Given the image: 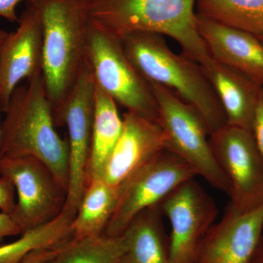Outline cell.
<instances>
[{"mask_svg":"<svg viewBox=\"0 0 263 263\" xmlns=\"http://www.w3.org/2000/svg\"><path fill=\"white\" fill-rule=\"evenodd\" d=\"M89 0H39L43 30V77L57 126L86 59Z\"/></svg>","mask_w":263,"mask_h":263,"instance_id":"6da1fadb","label":"cell"},{"mask_svg":"<svg viewBox=\"0 0 263 263\" xmlns=\"http://www.w3.org/2000/svg\"><path fill=\"white\" fill-rule=\"evenodd\" d=\"M5 113L1 124L0 157L37 159L47 166L67 193L68 143L56 130L43 73L17 86Z\"/></svg>","mask_w":263,"mask_h":263,"instance_id":"7a4b0ae2","label":"cell"},{"mask_svg":"<svg viewBox=\"0 0 263 263\" xmlns=\"http://www.w3.org/2000/svg\"><path fill=\"white\" fill-rule=\"evenodd\" d=\"M121 40L127 57L143 78L195 107L209 135L226 125L222 107L198 63L175 53L162 34L133 32Z\"/></svg>","mask_w":263,"mask_h":263,"instance_id":"3957f363","label":"cell"},{"mask_svg":"<svg viewBox=\"0 0 263 263\" xmlns=\"http://www.w3.org/2000/svg\"><path fill=\"white\" fill-rule=\"evenodd\" d=\"M196 0H89L90 18L122 39L152 32L175 40L183 56L199 65L210 53L197 29Z\"/></svg>","mask_w":263,"mask_h":263,"instance_id":"277c9868","label":"cell"},{"mask_svg":"<svg viewBox=\"0 0 263 263\" xmlns=\"http://www.w3.org/2000/svg\"><path fill=\"white\" fill-rule=\"evenodd\" d=\"M86 61L95 84L119 105L159 122L153 90L132 63L120 38L91 20Z\"/></svg>","mask_w":263,"mask_h":263,"instance_id":"5b68a950","label":"cell"},{"mask_svg":"<svg viewBox=\"0 0 263 263\" xmlns=\"http://www.w3.org/2000/svg\"><path fill=\"white\" fill-rule=\"evenodd\" d=\"M151 86L158 105L159 123L167 137L166 149L182 159L197 176L229 195V182L216 160L201 114L168 90Z\"/></svg>","mask_w":263,"mask_h":263,"instance_id":"8992f818","label":"cell"},{"mask_svg":"<svg viewBox=\"0 0 263 263\" xmlns=\"http://www.w3.org/2000/svg\"><path fill=\"white\" fill-rule=\"evenodd\" d=\"M196 176L182 159L169 150L162 151L121 186L117 207L103 234L122 235L140 213L160 203L180 184Z\"/></svg>","mask_w":263,"mask_h":263,"instance_id":"52a82bcc","label":"cell"},{"mask_svg":"<svg viewBox=\"0 0 263 263\" xmlns=\"http://www.w3.org/2000/svg\"><path fill=\"white\" fill-rule=\"evenodd\" d=\"M0 175L14 184L18 201L10 216L22 234L49 223L63 212L67 191L41 161L32 157H0Z\"/></svg>","mask_w":263,"mask_h":263,"instance_id":"ba28073f","label":"cell"},{"mask_svg":"<svg viewBox=\"0 0 263 263\" xmlns=\"http://www.w3.org/2000/svg\"><path fill=\"white\" fill-rule=\"evenodd\" d=\"M209 141L229 182L230 204L240 212L262 205L263 157L252 132L226 124Z\"/></svg>","mask_w":263,"mask_h":263,"instance_id":"9c48e42d","label":"cell"},{"mask_svg":"<svg viewBox=\"0 0 263 263\" xmlns=\"http://www.w3.org/2000/svg\"><path fill=\"white\" fill-rule=\"evenodd\" d=\"M171 227V263H196L202 240L216 223L215 202L195 179L188 180L160 202Z\"/></svg>","mask_w":263,"mask_h":263,"instance_id":"30bf717a","label":"cell"},{"mask_svg":"<svg viewBox=\"0 0 263 263\" xmlns=\"http://www.w3.org/2000/svg\"><path fill=\"white\" fill-rule=\"evenodd\" d=\"M95 105V81L86 59L64 116V124L68 131L69 183L63 212L72 216H76L86 187Z\"/></svg>","mask_w":263,"mask_h":263,"instance_id":"8fae6325","label":"cell"},{"mask_svg":"<svg viewBox=\"0 0 263 263\" xmlns=\"http://www.w3.org/2000/svg\"><path fill=\"white\" fill-rule=\"evenodd\" d=\"M0 51V111L5 112L17 86L43 71V30L37 7L29 3Z\"/></svg>","mask_w":263,"mask_h":263,"instance_id":"7c38bea8","label":"cell"},{"mask_svg":"<svg viewBox=\"0 0 263 263\" xmlns=\"http://www.w3.org/2000/svg\"><path fill=\"white\" fill-rule=\"evenodd\" d=\"M263 236V205L240 212L231 204L208 232L196 263H250Z\"/></svg>","mask_w":263,"mask_h":263,"instance_id":"4fadbf2b","label":"cell"},{"mask_svg":"<svg viewBox=\"0 0 263 263\" xmlns=\"http://www.w3.org/2000/svg\"><path fill=\"white\" fill-rule=\"evenodd\" d=\"M123 129L107 164L103 179L121 186L154 157L166 149L167 137L160 123L134 112L123 115Z\"/></svg>","mask_w":263,"mask_h":263,"instance_id":"5bb4252c","label":"cell"},{"mask_svg":"<svg viewBox=\"0 0 263 263\" xmlns=\"http://www.w3.org/2000/svg\"><path fill=\"white\" fill-rule=\"evenodd\" d=\"M196 24L213 59L263 86V44L257 36L197 13Z\"/></svg>","mask_w":263,"mask_h":263,"instance_id":"9a60e30c","label":"cell"},{"mask_svg":"<svg viewBox=\"0 0 263 263\" xmlns=\"http://www.w3.org/2000/svg\"><path fill=\"white\" fill-rule=\"evenodd\" d=\"M200 65L222 107L227 124L252 131L263 86L212 57Z\"/></svg>","mask_w":263,"mask_h":263,"instance_id":"2e32d148","label":"cell"},{"mask_svg":"<svg viewBox=\"0 0 263 263\" xmlns=\"http://www.w3.org/2000/svg\"><path fill=\"white\" fill-rule=\"evenodd\" d=\"M160 203L140 213L122 233L125 250L120 263H171Z\"/></svg>","mask_w":263,"mask_h":263,"instance_id":"e0dca14e","label":"cell"},{"mask_svg":"<svg viewBox=\"0 0 263 263\" xmlns=\"http://www.w3.org/2000/svg\"><path fill=\"white\" fill-rule=\"evenodd\" d=\"M122 129L123 118L118 111L117 103L95 84L94 124L86 183L103 179L109 159Z\"/></svg>","mask_w":263,"mask_h":263,"instance_id":"ac0fdd59","label":"cell"},{"mask_svg":"<svg viewBox=\"0 0 263 263\" xmlns=\"http://www.w3.org/2000/svg\"><path fill=\"white\" fill-rule=\"evenodd\" d=\"M120 192L121 186H112L103 179L88 181L71 224L72 238L103 235L117 207Z\"/></svg>","mask_w":263,"mask_h":263,"instance_id":"d6986e66","label":"cell"},{"mask_svg":"<svg viewBox=\"0 0 263 263\" xmlns=\"http://www.w3.org/2000/svg\"><path fill=\"white\" fill-rule=\"evenodd\" d=\"M125 250L124 235L74 238L60 245L43 263H120Z\"/></svg>","mask_w":263,"mask_h":263,"instance_id":"ffe728a7","label":"cell"},{"mask_svg":"<svg viewBox=\"0 0 263 263\" xmlns=\"http://www.w3.org/2000/svg\"><path fill=\"white\" fill-rule=\"evenodd\" d=\"M196 13L223 25L263 35V0H196Z\"/></svg>","mask_w":263,"mask_h":263,"instance_id":"44dd1931","label":"cell"},{"mask_svg":"<svg viewBox=\"0 0 263 263\" xmlns=\"http://www.w3.org/2000/svg\"><path fill=\"white\" fill-rule=\"evenodd\" d=\"M75 216L62 212L47 224L27 230L18 240L0 247V263H21L37 249L61 245L72 237L71 224Z\"/></svg>","mask_w":263,"mask_h":263,"instance_id":"7402d4cb","label":"cell"},{"mask_svg":"<svg viewBox=\"0 0 263 263\" xmlns=\"http://www.w3.org/2000/svg\"><path fill=\"white\" fill-rule=\"evenodd\" d=\"M15 187L13 181L0 175V211L3 214L11 215L14 211Z\"/></svg>","mask_w":263,"mask_h":263,"instance_id":"603a6c76","label":"cell"},{"mask_svg":"<svg viewBox=\"0 0 263 263\" xmlns=\"http://www.w3.org/2000/svg\"><path fill=\"white\" fill-rule=\"evenodd\" d=\"M252 132L263 157V87L254 112Z\"/></svg>","mask_w":263,"mask_h":263,"instance_id":"cb8c5ba5","label":"cell"},{"mask_svg":"<svg viewBox=\"0 0 263 263\" xmlns=\"http://www.w3.org/2000/svg\"><path fill=\"white\" fill-rule=\"evenodd\" d=\"M24 0H0V17H3L12 23L18 22L16 14V7ZM30 3H34L39 0H26Z\"/></svg>","mask_w":263,"mask_h":263,"instance_id":"d4e9b609","label":"cell"},{"mask_svg":"<svg viewBox=\"0 0 263 263\" xmlns=\"http://www.w3.org/2000/svg\"><path fill=\"white\" fill-rule=\"evenodd\" d=\"M19 234L22 235V230L11 216L0 212V240Z\"/></svg>","mask_w":263,"mask_h":263,"instance_id":"484cf974","label":"cell"},{"mask_svg":"<svg viewBox=\"0 0 263 263\" xmlns=\"http://www.w3.org/2000/svg\"><path fill=\"white\" fill-rule=\"evenodd\" d=\"M60 245L51 247V248L41 249L32 251V252L26 256L25 258L21 263H43L55 253Z\"/></svg>","mask_w":263,"mask_h":263,"instance_id":"4316f807","label":"cell"},{"mask_svg":"<svg viewBox=\"0 0 263 263\" xmlns=\"http://www.w3.org/2000/svg\"><path fill=\"white\" fill-rule=\"evenodd\" d=\"M250 263H263V236Z\"/></svg>","mask_w":263,"mask_h":263,"instance_id":"83f0119b","label":"cell"},{"mask_svg":"<svg viewBox=\"0 0 263 263\" xmlns=\"http://www.w3.org/2000/svg\"><path fill=\"white\" fill-rule=\"evenodd\" d=\"M8 34V32H5V31L3 30V29H0V51H1V48L3 47V43H4Z\"/></svg>","mask_w":263,"mask_h":263,"instance_id":"f1b7e54d","label":"cell"},{"mask_svg":"<svg viewBox=\"0 0 263 263\" xmlns=\"http://www.w3.org/2000/svg\"><path fill=\"white\" fill-rule=\"evenodd\" d=\"M257 37H258V39L259 40V41H260L261 42H262V44H263V35L257 36Z\"/></svg>","mask_w":263,"mask_h":263,"instance_id":"f546056e","label":"cell"},{"mask_svg":"<svg viewBox=\"0 0 263 263\" xmlns=\"http://www.w3.org/2000/svg\"><path fill=\"white\" fill-rule=\"evenodd\" d=\"M0 141H1V124H0Z\"/></svg>","mask_w":263,"mask_h":263,"instance_id":"4dcf8cb0","label":"cell"}]
</instances>
